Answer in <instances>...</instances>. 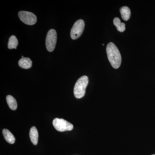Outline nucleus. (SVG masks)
Instances as JSON below:
<instances>
[{"mask_svg": "<svg viewBox=\"0 0 155 155\" xmlns=\"http://www.w3.org/2000/svg\"><path fill=\"white\" fill-rule=\"evenodd\" d=\"M18 16L21 21L28 25H33L37 22L36 16L31 12L21 11L18 13Z\"/></svg>", "mask_w": 155, "mask_h": 155, "instance_id": "423d86ee", "label": "nucleus"}, {"mask_svg": "<svg viewBox=\"0 0 155 155\" xmlns=\"http://www.w3.org/2000/svg\"><path fill=\"white\" fill-rule=\"evenodd\" d=\"M120 14L121 17L123 20L127 21L130 19V9L127 7H123L120 9Z\"/></svg>", "mask_w": 155, "mask_h": 155, "instance_id": "9b49d317", "label": "nucleus"}, {"mask_svg": "<svg viewBox=\"0 0 155 155\" xmlns=\"http://www.w3.org/2000/svg\"><path fill=\"white\" fill-rule=\"evenodd\" d=\"M84 21L82 19H79L74 23L70 32L71 38L75 40L80 37L83 33L84 28Z\"/></svg>", "mask_w": 155, "mask_h": 155, "instance_id": "39448f33", "label": "nucleus"}, {"mask_svg": "<svg viewBox=\"0 0 155 155\" xmlns=\"http://www.w3.org/2000/svg\"><path fill=\"white\" fill-rule=\"evenodd\" d=\"M2 132L5 139L8 143L11 144H13L15 143L16 139L14 135L10 132V131L8 129H3Z\"/></svg>", "mask_w": 155, "mask_h": 155, "instance_id": "1a4fd4ad", "label": "nucleus"}, {"mask_svg": "<svg viewBox=\"0 0 155 155\" xmlns=\"http://www.w3.org/2000/svg\"><path fill=\"white\" fill-rule=\"evenodd\" d=\"M19 66L24 69H28L32 66V62L29 58H22L18 62Z\"/></svg>", "mask_w": 155, "mask_h": 155, "instance_id": "6e6552de", "label": "nucleus"}, {"mask_svg": "<svg viewBox=\"0 0 155 155\" xmlns=\"http://www.w3.org/2000/svg\"><path fill=\"white\" fill-rule=\"evenodd\" d=\"M53 125L56 130L59 131L71 130L73 128V125L65 119L55 118L53 121Z\"/></svg>", "mask_w": 155, "mask_h": 155, "instance_id": "7ed1b4c3", "label": "nucleus"}, {"mask_svg": "<svg viewBox=\"0 0 155 155\" xmlns=\"http://www.w3.org/2000/svg\"><path fill=\"white\" fill-rule=\"evenodd\" d=\"M107 53L111 66L115 69L119 68L121 65L122 58L119 50L114 43L110 42L108 44L107 47Z\"/></svg>", "mask_w": 155, "mask_h": 155, "instance_id": "f257e3e1", "label": "nucleus"}, {"mask_svg": "<svg viewBox=\"0 0 155 155\" xmlns=\"http://www.w3.org/2000/svg\"><path fill=\"white\" fill-rule=\"evenodd\" d=\"M18 45V41L17 38L14 35H12L9 38L8 48L10 49H17Z\"/></svg>", "mask_w": 155, "mask_h": 155, "instance_id": "ddd939ff", "label": "nucleus"}, {"mask_svg": "<svg viewBox=\"0 0 155 155\" xmlns=\"http://www.w3.org/2000/svg\"><path fill=\"white\" fill-rule=\"evenodd\" d=\"M57 41V32L54 29H50L46 38V46L49 52H52L55 48Z\"/></svg>", "mask_w": 155, "mask_h": 155, "instance_id": "20e7f679", "label": "nucleus"}, {"mask_svg": "<svg viewBox=\"0 0 155 155\" xmlns=\"http://www.w3.org/2000/svg\"><path fill=\"white\" fill-rule=\"evenodd\" d=\"M6 100L9 107L11 110H17V101L14 97L9 95L6 97Z\"/></svg>", "mask_w": 155, "mask_h": 155, "instance_id": "9d476101", "label": "nucleus"}, {"mask_svg": "<svg viewBox=\"0 0 155 155\" xmlns=\"http://www.w3.org/2000/svg\"><path fill=\"white\" fill-rule=\"evenodd\" d=\"M88 83V77L85 75L80 77L77 80L74 88V94L75 97L80 99L84 96Z\"/></svg>", "mask_w": 155, "mask_h": 155, "instance_id": "f03ea898", "label": "nucleus"}, {"mask_svg": "<svg viewBox=\"0 0 155 155\" xmlns=\"http://www.w3.org/2000/svg\"><path fill=\"white\" fill-rule=\"evenodd\" d=\"M155 155V154H153V155Z\"/></svg>", "mask_w": 155, "mask_h": 155, "instance_id": "4468645a", "label": "nucleus"}, {"mask_svg": "<svg viewBox=\"0 0 155 155\" xmlns=\"http://www.w3.org/2000/svg\"><path fill=\"white\" fill-rule=\"evenodd\" d=\"M29 136L31 142L35 145H36L38 142V133L37 129L34 126H33L31 128Z\"/></svg>", "mask_w": 155, "mask_h": 155, "instance_id": "0eeeda50", "label": "nucleus"}, {"mask_svg": "<svg viewBox=\"0 0 155 155\" xmlns=\"http://www.w3.org/2000/svg\"><path fill=\"white\" fill-rule=\"evenodd\" d=\"M114 25L117 28V30L120 32H122L125 30V23H122L120 21V19L118 17L114 18Z\"/></svg>", "mask_w": 155, "mask_h": 155, "instance_id": "f8f14e48", "label": "nucleus"}]
</instances>
